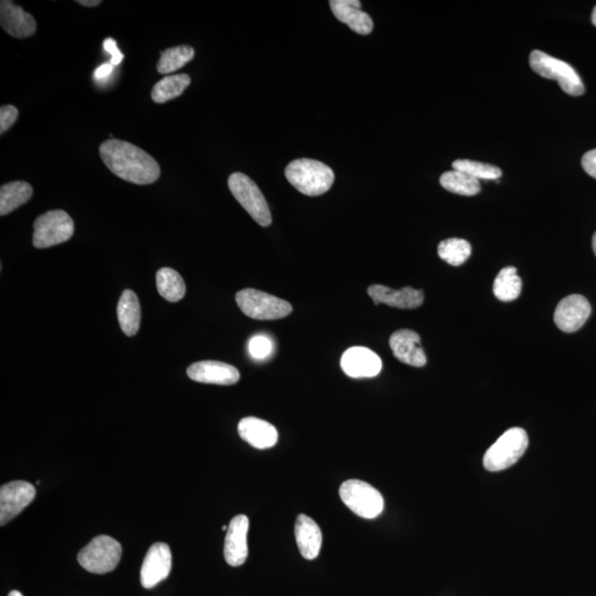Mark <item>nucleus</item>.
<instances>
[{
    "mask_svg": "<svg viewBox=\"0 0 596 596\" xmlns=\"http://www.w3.org/2000/svg\"><path fill=\"white\" fill-rule=\"evenodd\" d=\"M453 169L458 170L477 180H497L501 177V168L490 164L480 163V161L470 159H458L454 161Z\"/></svg>",
    "mask_w": 596,
    "mask_h": 596,
    "instance_id": "nucleus-30",
    "label": "nucleus"
},
{
    "mask_svg": "<svg viewBox=\"0 0 596 596\" xmlns=\"http://www.w3.org/2000/svg\"><path fill=\"white\" fill-rule=\"evenodd\" d=\"M368 294L375 305L385 304L402 310L418 309L424 301L423 292L412 287H403L397 291L384 285H371Z\"/></svg>",
    "mask_w": 596,
    "mask_h": 596,
    "instance_id": "nucleus-18",
    "label": "nucleus"
},
{
    "mask_svg": "<svg viewBox=\"0 0 596 596\" xmlns=\"http://www.w3.org/2000/svg\"><path fill=\"white\" fill-rule=\"evenodd\" d=\"M592 247H593V251H594L595 256H596V232L594 233V236H593Z\"/></svg>",
    "mask_w": 596,
    "mask_h": 596,
    "instance_id": "nucleus-38",
    "label": "nucleus"
},
{
    "mask_svg": "<svg viewBox=\"0 0 596 596\" xmlns=\"http://www.w3.org/2000/svg\"><path fill=\"white\" fill-rule=\"evenodd\" d=\"M248 526L246 515H238L230 522L224 541V559L229 565L240 566L247 561Z\"/></svg>",
    "mask_w": 596,
    "mask_h": 596,
    "instance_id": "nucleus-14",
    "label": "nucleus"
},
{
    "mask_svg": "<svg viewBox=\"0 0 596 596\" xmlns=\"http://www.w3.org/2000/svg\"><path fill=\"white\" fill-rule=\"evenodd\" d=\"M439 183L444 189L453 194L475 195L481 193L480 180L458 170L444 173L439 178Z\"/></svg>",
    "mask_w": 596,
    "mask_h": 596,
    "instance_id": "nucleus-27",
    "label": "nucleus"
},
{
    "mask_svg": "<svg viewBox=\"0 0 596 596\" xmlns=\"http://www.w3.org/2000/svg\"><path fill=\"white\" fill-rule=\"evenodd\" d=\"M36 497L32 483L14 481L0 488V525L5 526L17 517Z\"/></svg>",
    "mask_w": 596,
    "mask_h": 596,
    "instance_id": "nucleus-10",
    "label": "nucleus"
},
{
    "mask_svg": "<svg viewBox=\"0 0 596 596\" xmlns=\"http://www.w3.org/2000/svg\"><path fill=\"white\" fill-rule=\"evenodd\" d=\"M529 438L524 429H507L483 456V466L490 472H501L515 465L524 456Z\"/></svg>",
    "mask_w": 596,
    "mask_h": 596,
    "instance_id": "nucleus-3",
    "label": "nucleus"
},
{
    "mask_svg": "<svg viewBox=\"0 0 596 596\" xmlns=\"http://www.w3.org/2000/svg\"><path fill=\"white\" fill-rule=\"evenodd\" d=\"M117 319L122 330L131 337L139 333L140 324V305L138 295L133 291L126 290L117 305Z\"/></svg>",
    "mask_w": 596,
    "mask_h": 596,
    "instance_id": "nucleus-22",
    "label": "nucleus"
},
{
    "mask_svg": "<svg viewBox=\"0 0 596 596\" xmlns=\"http://www.w3.org/2000/svg\"><path fill=\"white\" fill-rule=\"evenodd\" d=\"M19 112L16 106L4 105L0 109V134H5L16 123Z\"/></svg>",
    "mask_w": 596,
    "mask_h": 596,
    "instance_id": "nucleus-32",
    "label": "nucleus"
},
{
    "mask_svg": "<svg viewBox=\"0 0 596 596\" xmlns=\"http://www.w3.org/2000/svg\"><path fill=\"white\" fill-rule=\"evenodd\" d=\"M77 3L85 7H96L102 4L101 0H77Z\"/></svg>",
    "mask_w": 596,
    "mask_h": 596,
    "instance_id": "nucleus-36",
    "label": "nucleus"
},
{
    "mask_svg": "<svg viewBox=\"0 0 596 596\" xmlns=\"http://www.w3.org/2000/svg\"><path fill=\"white\" fill-rule=\"evenodd\" d=\"M158 290L161 297L168 302L176 303L183 300L185 294V285L183 277L173 268H160L156 275Z\"/></svg>",
    "mask_w": 596,
    "mask_h": 596,
    "instance_id": "nucleus-25",
    "label": "nucleus"
},
{
    "mask_svg": "<svg viewBox=\"0 0 596 596\" xmlns=\"http://www.w3.org/2000/svg\"><path fill=\"white\" fill-rule=\"evenodd\" d=\"M33 189L26 182H12L0 188V216L5 217L32 199Z\"/></svg>",
    "mask_w": 596,
    "mask_h": 596,
    "instance_id": "nucleus-23",
    "label": "nucleus"
},
{
    "mask_svg": "<svg viewBox=\"0 0 596 596\" xmlns=\"http://www.w3.org/2000/svg\"><path fill=\"white\" fill-rule=\"evenodd\" d=\"M0 24L8 35L17 39L32 37L37 31L36 19L32 14L9 0L0 3Z\"/></svg>",
    "mask_w": 596,
    "mask_h": 596,
    "instance_id": "nucleus-17",
    "label": "nucleus"
},
{
    "mask_svg": "<svg viewBox=\"0 0 596 596\" xmlns=\"http://www.w3.org/2000/svg\"><path fill=\"white\" fill-rule=\"evenodd\" d=\"M8 596H23L19 591L14 590L12 591L11 593L8 594Z\"/></svg>",
    "mask_w": 596,
    "mask_h": 596,
    "instance_id": "nucleus-37",
    "label": "nucleus"
},
{
    "mask_svg": "<svg viewBox=\"0 0 596 596\" xmlns=\"http://www.w3.org/2000/svg\"><path fill=\"white\" fill-rule=\"evenodd\" d=\"M591 305L582 295H569L562 300L555 312V322L564 333H575L582 329L591 315Z\"/></svg>",
    "mask_w": 596,
    "mask_h": 596,
    "instance_id": "nucleus-12",
    "label": "nucleus"
},
{
    "mask_svg": "<svg viewBox=\"0 0 596 596\" xmlns=\"http://www.w3.org/2000/svg\"><path fill=\"white\" fill-rule=\"evenodd\" d=\"M106 52H109L112 56L111 65L114 67L119 66L122 61H123L124 55L120 51V49L117 48L116 41L113 38H107L104 43Z\"/></svg>",
    "mask_w": 596,
    "mask_h": 596,
    "instance_id": "nucleus-33",
    "label": "nucleus"
},
{
    "mask_svg": "<svg viewBox=\"0 0 596 596\" xmlns=\"http://www.w3.org/2000/svg\"><path fill=\"white\" fill-rule=\"evenodd\" d=\"M173 555L167 544L158 542L150 546L140 569V583L145 589H153L167 579L172 571Z\"/></svg>",
    "mask_w": 596,
    "mask_h": 596,
    "instance_id": "nucleus-11",
    "label": "nucleus"
},
{
    "mask_svg": "<svg viewBox=\"0 0 596 596\" xmlns=\"http://www.w3.org/2000/svg\"><path fill=\"white\" fill-rule=\"evenodd\" d=\"M192 83L187 75L167 76L156 83L151 90V99L155 104H163L183 95Z\"/></svg>",
    "mask_w": 596,
    "mask_h": 596,
    "instance_id": "nucleus-24",
    "label": "nucleus"
},
{
    "mask_svg": "<svg viewBox=\"0 0 596 596\" xmlns=\"http://www.w3.org/2000/svg\"><path fill=\"white\" fill-rule=\"evenodd\" d=\"M330 5L335 17L346 23L351 31L359 35H369L373 32V19L361 11V3L358 0H331Z\"/></svg>",
    "mask_w": 596,
    "mask_h": 596,
    "instance_id": "nucleus-19",
    "label": "nucleus"
},
{
    "mask_svg": "<svg viewBox=\"0 0 596 596\" xmlns=\"http://www.w3.org/2000/svg\"><path fill=\"white\" fill-rule=\"evenodd\" d=\"M194 57V48L189 46L166 49V50L160 52L158 71L160 75H169V73L182 69L193 60Z\"/></svg>",
    "mask_w": 596,
    "mask_h": 596,
    "instance_id": "nucleus-28",
    "label": "nucleus"
},
{
    "mask_svg": "<svg viewBox=\"0 0 596 596\" xmlns=\"http://www.w3.org/2000/svg\"><path fill=\"white\" fill-rule=\"evenodd\" d=\"M100 156L111 173L125 182L150 185L159 178L158 161L129 141L113 139L106 140L100 146Z\"/></svg>",
    "mask_w": 596,
    "mask_h": 596,
    "instance_id": "nucleus-1",
    "label": "nucleus"
},
{
    "mask_svg": "<svg viewBox=\"0 0 596 596\" xmlns=\"http://www.w3.org/2000/svg\"><path fill=\"white\" fill-rule=\"evenodd\" d=\"M122 558V546L109 536H97L77 555L83 569L91 573L105 574L113 571Z\"/></svg>",
    "mask_w": 596,
    "mask_h": 596,
    "instance_id": "nucleus-7",
    "label": "nucleus"
},
{
    "mask_svg": "<svg viewBox=\"0 0 596 596\" xmlns=\"http://www.w3.org/2000/svg\"><path fill=\"white\" fill-rule=\"evenodd\" d=\"M286 179L298 192L317 197L333 187L335 174L319 160L301 158L292 161L285 169Z\"/></svg>",
    "mask_w": 596,
    "mask_h": 596,
    "instance_id": "nucleus-2",
    "label": "nucleus"
},
{
    "mask_svg": "<svg viewBox=\"0 0 596 596\" xmlns=\"http://www.w3.org/2000/svg\"><path fill=\"white\" fill-rule=\"evenodd\" d=\"M592 23H593L594 26L596 27V6L593 9Z\"/></svg>",
    "mask_w": 596,
    "mask_h": 596,
    "instance_id": "nucleus-39",
    "label": "nucleus"
},
{
    "mask_svg": "<svg viewBox=\"0 0 596 596\" xmlns=\"http://www.w3.org/2000/svg\"><path fill=\"white\" fill-rule=\"evenodd\" d=\"M582 167L591 177L596 179V149L585 153L582 158Z\"/></svg>",
    "mask_w": 596,
    "mask_h": 596,
    "instance_id": "nucleus-34",
    "label": "nucleus"
},
{
    "mask_svg": "<svg viewBox=\"0 0 596 596\" xmlns=\"http://www.w3.org/2000/svg\"><path fill=\"white\" fill-rule=\"evenodd\" d=\"M391 350L399 361L412 367H424L427 356L421 347V339L413 330H402L390 337Z\"/></svg>",
    "mask_w": 596,
    "mask_h": 596,
    "instance_id": "nucleus-16",
    "label": "nucleus"
},
{
    "mask_svg": "<svg viewBox=\"0 0 596 596\" xmlns=\"http://www.w3.org/2000/svg\"><path fill=\"white\" fill-rule=\"evenodd\" d=\"M248 351L253 358L266 359L272 353V341L266 336L253 337L248 344Z\"/></svg>",
    "mask_w": 596,
    "mask_h": 596,
    "instance_id": "nucleus-31",
    "label": "nucleus"
},
{
    "mask_svg": "<svg viewBox=\"0 0 596 596\" xmlns=\"http://www.w3.org/2000/svg\"><path fill=\"white\" fill-rule=\"evenodd\" d=\"M114 66L110 63H104V65L100 66L95 71V77L96 80L102 81L106 79L112 75V72L114 70Z\"/></svg>",
    "mask_w": 596,
    "mask_h": 596,
    "instance_id": "nucleus-35",
    "label": "nucleus"
},
{
    "mask_svg": "<svg viewBox=\"0 0 596 596\" xmlns=\"http://www.w3.org/2000/svg\"><path fill=\"white\" fill-rule=\"evenodd\" d=\"M75 233V222L63 210H52L38 217L33 223V246L47 248L69 241Z\"/></svg>",
    "mask_w": 596,
    "mask_h": 596,
    "instance_id": "nucleus-9",
    "label": "nucleus"
},
{
    "mask_svg": "<svg viewBox=\"0 0 596 596\" xmlns=\"http://www.w3.org/2000/svg\"><path fill=\"white\" fill-rule=\"evenodd\" d=\"M521 287V278L518 276L516 267L508 266L498 273L492 291L498 300L511 302L519 297Z\"/></svg>",
    "mask_w": 596,
    "mask_h": 596,
    "instance_id": "nucleus-26",
    "label": "nucleus"
},
{
    "mask_svg": "<svg viewBox=\"0 0 596 596\" xmlns=\"http://www.w3.org/2000/svg\"><path fill=\"white\" fill-rule=\"evenodd\" d=\"M438 257L453 266H462L470 258L472 254L471 244L463 239H447L438 244Z\"/></svg>",
    "mask_w": 596,
    "mask_h": 596,
    "instance_id": "nucleus-29",
    "label": "nucleus"
},
{
    "mask_svg": "<svg viewBox=\"0 0 596 596\" xmlns=\"http://www.w3.org/2000/svg\"><path fill=\"white\" fill-rule=\"evenodd\" d=\"M239 436L257 449L271 448L278 439L275 425L257 418H244L238 425Z\"/></svg>",
    "mask_w": 596,
    "mask_h": 596,
    "instance_id": "nucleus-20",
    "label": "nucleus"
},
{
    "mask_svg": "<svg viewBox=\"0 0 596 596\" xmlns=\"http://www.w3.org/2000/svg\"><path fill=\"white\" fill-rule=\"evenodd\" d=\"M295 538L303 558L314 560L319 556L322 544L321 530L311 517L303 514L297 517Z\"/></svg>",
    "mask_w": 596,
    "mask_h": 596,
    "instance_id": "nucleus-21",
    "label": "nucleus"
},
{
    "mask_svg": "<svg viewBox=\"0 0 596 596\" xmlns=\"http://www.w3.org/2000/svg\"><path fill=\"white\" fill-rule=\"evenodd\" d=\"M530 67L537 75L546 79L555 80L566 95L580 96L584 93V86L579 73L569 63L546 55L540 50L531 52Z\"/></svg>",
    "mask_w": 596,
    "mask_h": 596,
    "instance_id": "nucleus-4",
    "label": "nucleus"
},
{
    "mask_svg": "<svg viewBox=\"0 0 596 596\" xmlns=\"http://www.w3.org/2000/svg\"><path fill=\"white\" fill-rule=\"evenodd\" d=\"M236 301L244 315L257 321L284 319L293 311L290 303L254 288L239 292Z\"/></svg>",
    "mask_w": 596,
    "mask_h": 596,
    "instance_id": "nucleus-5",
    "label": "nucleus"
},
{
    "mask_svg": "<svg viewBox=\"0 0 596 596\" xmlns=\"http://www.w3.org/2000/svg\"><path fill=\"white\" fill-rule=\"evenodd\" d=\"M340 366L350 378H374L383 369V361L373 350L365 347H353L345 351Z\"/></svg>",
    "mask_w": 596,
    "mask_h": 596,
    "instance_id": "nucleus-13",
    "label": "nucleus"
},
{
    "mask_svg": "<svg viewBox=\"0 0 596 596\" xmlns=\"http://www.w3.org/2000/svg\"><path fill=\"white\" fill-rule=\"evenodd\" d=\"M188 377L197 383L232 385L240 380V373L236 367L220 361H199L187 369Z\"/></svg>",
    "mask_w": 596,
    "mask_h": 596,
    "instance_id": "nucleus-15",
    "label": "nucleus"
},
{
    "mask_svg": "<svg viewBox=\"0 0 596 596\" xmlns=\"http://www.w3.org/2000/svg\"><path fill=\"white\" fill-rule=\"evenodd\" d=\"M228 185L234 198L260 226H270L272 223L270 207L260 188L248 176L234 173L230 176Z\"/></svg>",
    "mask_w": 596,
    "mask_h": 596,
    "instance_id": "nucleus-6",
    "label": "nucleus"
},
{
    "mask_svg": "<svg viewBox=\"0 0 596 596\" xmlns=\"http://www.w3.org/2000/svg\"><path fill=\"white\" fill-rule=\"evenodd\" d=\"M339 495L354 514L365 519H375L383 514L384 497L368 483L359 480L346 481L340 486Z\"/></svg>",
    "mask_w": 596,
    "mask_h": 596,
    "instance_id": "nucleus-8",
    "label": "nucleus"
},
{
    "mask_svg": "<svg viewBox=\"0 0 596 596\" xmlns=\"http://www.w3.org/2000/svg\"><path fill=\"white\" fill-rule=\"evenodd\" d=\"M222 530H223V531H228V527H227V526H223V527H222Z\"/></svg>",
    "mask_w": 596,
    "mask_h": 596,
    "instance_id": "nucleus-40",
    "label": "nucleus"
}]
</instances>
